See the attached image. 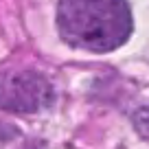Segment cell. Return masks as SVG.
Wrapping results in <instances>:
<instances>
[{"mask_svg": "<svg viewBox=\"0 0 149 149\" xmlns=\"http://www.w3.org/2000/svg\"><path fill=\"white\" fill-rule=\"evenodd\" d=\"M57 29L74 48L110 53L130 40L132 11L125 0H59Z\"/></svg>", "mask_w": 149, "mask_h": 149, "instance_id": "cell-1", "label": "cell"}, {"mask_svg": "<svg viewBox=\"0 0 149 149\" xmlns=\"http://www.w3.org/2000/svg\"><path fill=\"white\" fill-rule=\"evenodd\" d=\"M53 99V86L42 74L31 70L0 74V110L40 112L51 105Z\"/></svg>", "mask_w": 149, "mask_h": 149, "instance_id": "cell-2", "label": "cell"}, {"mask_svg": "<svg viewBox=\"0 0 149 149\" xmlns=\"http://www.w3.org/2000/svg\"><path fill=\"white\" fill-rule=\"evenodd\" d=\"M132 121H134L136 132H138L143 138L149 140V105H147V107H140V110H136V112H134V116H132Z\"/></svg>", "mask_w": 149, "mask_h": 149, "instance_id": "cell-3", "label": "cell"}]
</instances>
